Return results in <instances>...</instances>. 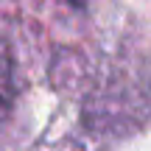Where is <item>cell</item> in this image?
<instances>
[{"mask_svg":"<svg viewBox=\"0 0 151 151\" xmlns=\"http://www.w3.org/2000/svg\"><path fill=\"white\" fill-rule=\"evenodd\" d=\"M11 101H14V87H11V73L6 65H0V123L9 115Z\"/></svg>","mask_w":151,"mask_h":151,"instance_id":"6da1fadb","label":"cell"},{"mask_svg":"<svg viewBox=\"0 0 151 151\" xmlns=\"http://www.w3.org/2000/svg\"><path fill=\"white\" fill-rule=\"evenodd\" d=\"M87 3H90V0H70V6H76V9H84Z\"/></svg>","mask_w":151,"mask_h":151,"instance_id":"7a4b0ae2","label":"cell"}]
</instances>
